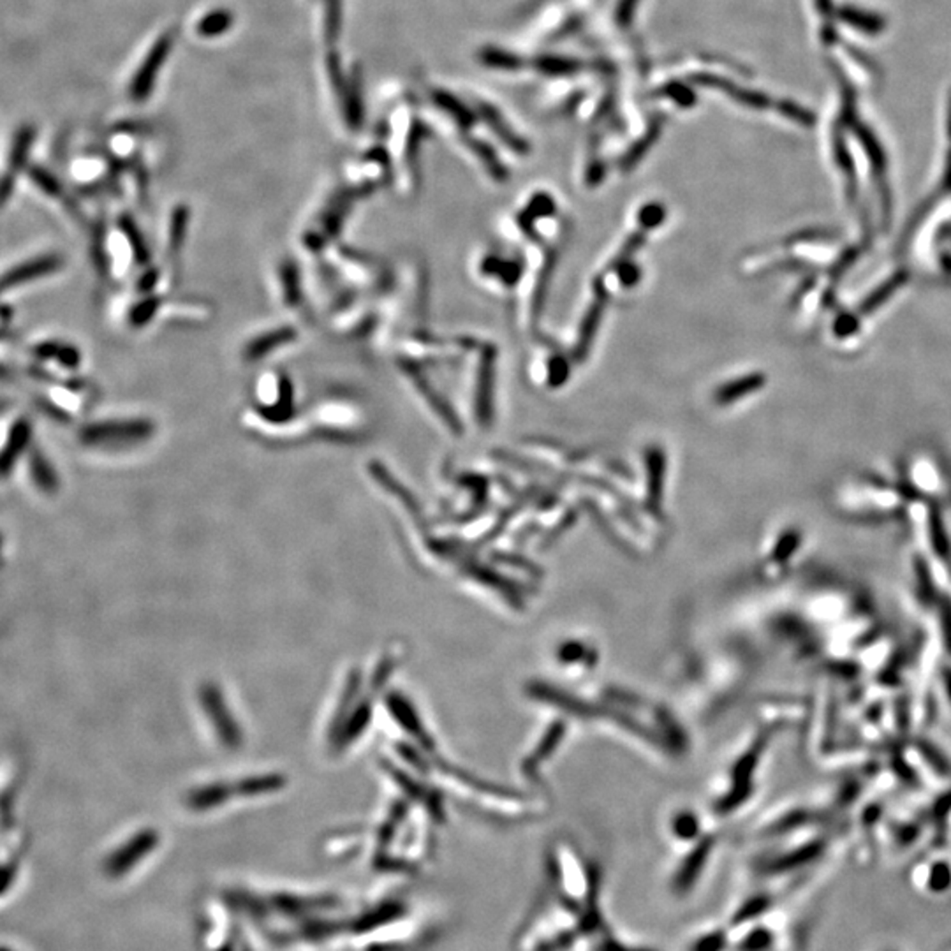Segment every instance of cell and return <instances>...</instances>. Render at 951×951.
I'll use <instances>...</instances> for the list:
<instances>
[{
	"mask_svg": "<svg viewBox=\"0 0 951 951\" xmlns=\"http://www.w3.org/2000/svg\"><path fill=\"white\" fill-rule=\"evenodd\" d=\"M7 405H9V403H7V402H4V400H0V412H2V410H5V407H7Z\"/></svg>",
	"mask_w": 951,
	"mask_h": 951,
	"instance_id": "cell-30",
	"label": "cell"
},
{
	"mask_svg": "<svg viewBox=\"0 0 951 951\" xmlns=\"http://www.w3.org/2000/svg\"><path fill=\"white\" fill-rule=\"evenodd\" d=\"M358 199L362 198L349 187L328 194L298 230L297 241L302 256H307L309 259L322 257L335 243H338Z\"/></svg>",
	"mask_w": 951,
	"mask_h": 951,
	"instance_id": "cell-3",
	"label": "cell"
},
{
	"mask_svg": "<svg viewBox=\"0 0 951 951\" xmlns=\"http://www.w3.org/2000/svg\"><path fill=\"white\" fill-rule=\"evenodd\" d=\"M55 362L62 367V369H68V370H75L78 369L79 363H81V353H79L78 347L71 345V344H62L59 353H57V358Z\"/></svg>",
	"mask_w": 951,
	"mask_h": 951,
	"instance_id": "cell-23",
	"label": "cell"
},
{
	"mask_svg": "<svg viewBox=\"0 0 951 951\" xmlns=\"http://www.w3.org/2000/svg\"><path fill=\"white\" fill-rule=\"evenodd\" d=\"M597 951H652V950H645V948H633V947H626V945H622V943H619V941H615V939H610V941H605V943H601V947H599V950H597Z\"/></svg>",
	"mask_w": 951,
	"mask_h": 951,
	"instance_id": "cell-28",
	"label": "cell"
},
{
	"mask_svg": "<svg viewBox=\"0 0 951 951\" xmlns=\"http://www.w3.org/2000/svg\"><path fill=\"white\" fill-rule=\"evenodd\" d=\"M28 176L30 180L34 182V185H37L45 194L52 196V198H61L62 196V185L61 182L57 180V176L53 173H50L48 169L41 167V166H32L28 169Z\"/></svg>",
	"mask_w": 951,
	"mask_h": 951,
	"instance_id": "cell-19",
	"label": "cell"
},
{
	"mask_svg": "<svg viewBox=\"0 0 951 951\" xmlns=\"http://www.w3.org/2000/svg\"><path fill=\"white\" fill-rule=\"evenodd\" d=\"M857 329V321L851 316L841 317L837 321V331L839 335H846V333H851Z\"/></svg>",
	"mask_w": 951,
	"mask_h": 951,
	"instance_id": "cell-29",
	"label": "cell"
},
{
	"mask_svg": "<svg viewBox=\"0 0 951 951\" xmlns=\"http://www.w3.org/2000/svg\"><path fill=\"white\" fill-rule=\"evenodd\" d=\"M761 385H763V376L752 374V376H747V378L740 379V383H733V385L722 386L719 390V394H717V398L720 402H733V400L744 396V394L758 390Z\"/></svg>",
	"mask_w": 951,
	"mask_h": 951,
	"instance_id": "cell-18",
	"label": "cell"
},
{
	"mask_svg": "<svg viewBox=\"0 0 951 951\" xmlns=\"http://www.w3.org/2000/svg\"><path fill=\"white\" fill-rule=\"evenodd\" d=\"M322 259L345 289L363 298L383 302L395 286V277L385 259L345 243H335Z\"/></svg>",
	"mask_w": 951,
	"mask_h": 951,
	"instance_id": "cell-1",
	"label": "cell"
},
{
	"mask_svg": "<svg viewBox=\"0 0 951 951\" xmlns=\"http://www.w3.org/2000/svg\"><path fill=\"white\" fill-rule=\"evenodd\" d=\"M158 432V421L149 416L111 418L85 425L79 430V443L99 450H134L154 441Z\"/></svg>",
	"mask_w": 951,
	"mask_h": 951,
	"instance_id": "cell-4",
	"label": "cell"
},
{
	"mask_svg": "<svg viewBox=\"0 0 951 951\" xmlns=\"http://www.w3.org/2000/svg\"><path fill=\"white\" fill-rule=\"evenodd\" d=\"M28 469H30L34 483L41 490H45V492H55L57 490V486H59L57 473H55V469L52 467V464L48 462V459L45 457V453L39 448H32L30 450Z\"/></svg>",
	"mask_w": 951,
	"mask_h": 951,
	"instance_id": "cell-13",
	"label": "cell"
},
{
	"mask_svg": "<svg viewBox=\"0 0 951 951\" xmlns=\"http://www.w3.org/2000/svg\"><path fill=\"white\" fill-rule=\"evenodd\" d=\"M774 943L770 929H754L740 943V951H767Z\"/></svg>",
	"mask_w": 951,
	"mask_h": 951,
	"instance_id": "cell-20",
	"label": "cell"
},
{
	"mask_svg": "<svg viewBox=\"0 0 951 951\" xmlns=\"http://www.w3.org/2000/svg\"><path fill=\"white\" fill-rule=\"evenodd\" d=\"M171 46H173V34L167 32V34H162L156 41V45L150 48V52L147 53L145 61L142 62L136 77L133 78L131 85H129V95H131L133 101L143 102L152 93L158 69L166 62V59H167L169 52H171Z\"/></svg>",
	"mask_w": 951,
	"mask_h": 951,
	"instance_id": "cell-8",
	"label": "cell"
},
{
	"mask_svg": "<svg viewBox=\"0 0 951 951\" xmlns=\"http://www.w3.org/2000/svg\"><path fill=\"white\" fill-rule=\"evenodd\" d=\"M191 219L192 212L185 203H176L169 212L162 224L160 232V245H162V268L169 273L173 280H176V270L178 261L183 252V247L187 243L189 232H191Z\"/></svg>",
	"mask_w": 951,
	"mask_h": 951,
	"instance_id": "cell-7",
	"label": "cell"
},
{
	"mask_svg": "<svg viewBox=\"0 0 951 951\" xmlns=\"http://www.w3.org/2000/svg\"><path fill=\"white\" fill-rule=\"evenodd\" d=\"M311 439L351 444L360 443L370 432V419L365 407L349 395H324L304 410Z\"/></svg>",
	"mask_w": 951,
	"mask_h": 951,
	"instance_id": "cell-2",
	"label": "cell"
},
{
	"mask_svg": "<svg viewBox=\"0 0 951 951\" xmlns=\"http://www.w3.org/2000/svg\"><path fill=\"white\" fill-rule=\"evenodd\" d=\"M302 337L300 324L295 321H286L280 324H272L259 328L248 337L243 338L240 345V360L243 365L256 367L263 365L268 360L275 358L279 353L291 349Z\"/></svg>",
	"mask_w": 951,
	"mask_h": 951,
	"instance_id": "cell-6",
	"label": "cell"
},
{
	"mask_svg": "<svg viewBox=\"0 0 951 951\" xmlns=\"http://www.w3.org/2000/svg\"><path fill=\"white\" fill-rule=\"evenodd\" d=\"M711 851V841H705L703 844H700V848H696L686 860V864L679 869L677 875H675V881H673V888L675 891L679 893H686L691 890V886L695 884L696 877L700 875V872L705 866V858Z\"/></svg>",
	"mask_w": 951,
	"mask_h": 951,
	"instance_id": "cell-12",
	"label": "cell"
},
{
	"mask_svg": "<svg viewBox=\"0 0 951 951\" xmlns=\"http://www.w3.org/2000/svg\"><path fill=\"white\" fill-rule=\"evenodd\" d=\"M64 264H66V259L57 252L45 254V256L28 259V261H25L21 264H16L7 273L0 275V293L5 291V289L9 291V289H14V288L25 286V284L34 282V280L43 279V277L53 275V273L61 272Z\"/></svg>",
	"mask_w": 951,
	"mask_h": 951,
	"instance_id": "cell-9",
	"label": "cell"
},
{
	"mask_svg": "<svg viewBox=\"0 0 951 951\" xmlns=\"http://www.w3.org/2000/svg\"><path fill=\"white\" fill-rule=\"evenodd\" d=\"M16 185V175L12 171H7L0 180V208L9 201L12 191Z\"/></svg>",
	"mask_w": 951,
	"mask_h": 951,
	"instance_id": "cell-26",
	"label": "cell"
},
{
	"mask_svg": "<svg viewBox=\"0 0 951 951\" xmlns=\"http://www.w3.org/2000/svg\"><path fill=\"white\" fill-rule=\"evenodd\" d=\"M62 344L55 342V340H46V342H41L37 344L34 349H32V354L39 360H55L57 358V353L61 349Z\"/></svg>",
	"mask_w": 951,
	"mask_h": 951,
	"instance_id": "cell-25",
	"label": "cell"
},
{
	"mask_svg": "<svg viewBox=\"0 0 951 951\" xmlns=\"http://www.w3.org/2000/svg\"><path fill=\"white\" fill-rule=\"evenodd\" d=\"M770 906H772L770 897H767V895H756V897L749 898L747 902H744V904L738 907V911L733 914L731 923H733V925H745V923L752 922L754 918L761 916Z\"/></svg>",
	"mask_w": 951,
	"mask_h": 951,
	"instance_id": "cell-17",
	"label": "cell"
},
{
	"mask_svg": "<svg viewBox=\"0 0 951 951\" xmlns=\"http://www.w3.org/2000/svg\"><path fill=\"white\" fill-rule=\"evenodd\" d=\"M34 140H36V129L32 126H23L18 131V134L14 136L12 147H11L9 171H12L16 175L18 171H21L25 167Z\"/></svg>",
	"mask_w": 951,
	"mask_h": 951,
	"instance_id": "cell-14",
	"label": "cell"
},
{
	"mask_svg": "<svg viewBox=\"0 0 951 951\" xmlns=\"http://www.w3.org/2000/svg\"><path fill=\"white\" fill-rule=\"evenodd\" d=\"M906 279H907V273H906V272H898V273H895V275H893L891 279H888L882 286H879L875 291H872L871 295L866 298V302L862 304L860 311L866 313V314L874 313L881 304H884V302L890 298V295H891L893 291H897V289L906 282Z\"/></svg>",
	"mask_w": 951,
	"mask_h": 951,
	"instance_id": "cell-16",
	"label": "cell"
},
{
	"mask_svg": "<svg viewBox=\"0 0 951 951\" xmlns=\"http://www.w3.org/2000/svg\"><path fill=\"white\" fill-rule=\"evenodd\" d=\"M305 280L304 268L293 257L282 256L270 268V286L277 307L298 324L313 316L311 291Z\"/></svg>",
	"mask_w": 951,
	"mask_h": 951,
	"instance_id": "cell-5",
	"label": "cell"
},
{
	"mask_svg": "<svg viewBox=\"0 0 951 951\" xmlns=\"http://www.w3.org/2000/svg\"><path fill=\"white\" fill-rule=\"evenodd\" d=\"M677 833L682 837V839H691L696 835V832L700 830V826L696 825V821L693 817H684V819H679L677 826H675Z\"/></svg>",
	"mask_w": 951,
	"mask_h": 951,
	"instance_id": "cell-27",
	"label": "cell"
},
{
	"mask_svg": "<svg viewBox=\"0 0 951 951\" xmlns=\"http://www.w3.org/2000/svg\"><path fill=\"white\" fill-rule=\"evenodd\" d=\"M326 30L328 37H335L340 27V0H328V14H326Z\"/></svg>",
	"mask_w": 951,
	"mask_h": 951,
	"instance_id": "cell-24",
	"label": "cell"
},
{
	"mask_svg": "<svg viewBox=\"0 0 951 951\" xmlns=\"http://www.w3.org/2000/svg\"><path fill=\"white\" fill-rule=\"evenodd\" d=\"M726 945H727L726 934L722 931H713L702 936L698 941H695L691 951H722L726 948Z\"/></svg>",
	"mask_w": 951,
	"mask_h": 951,
	"instance_id": "cell-22",
	"label": "cell"
},
{
	"mask_svg": "<svg viewBox=\"0 0 951 951\" xmlns=\"http://www.w3.org/2000/svg\"><path fill=\"white\" fill-rule=\"evenodd\" d=\"M214 317V307L203 298H164L160 316L166 324L178 326H203Z\"/></svg>",
	"mask_w": 951,
	"mask_h": 951,
	"instance_id": "cell-10",
	"label": "cell"
},
{
	"mask_svg": "<svg viewBox=\"0 0 951 951\" xmlns=\"http://www.w3.org/2000/svg\"><path fill=\"white\" fill-rule=\"evenodd\" d=\"M951 884V871L945 866V864H938L932 867V871L927 877V890L932 891V893H943L950 888Z\"/></svg>",
	"mask_w": 951,
	"mask_h": 951,
	"instance_id": "cell-21",
	"label": "cell"
},
{
	"mask_svg": "<svg viewBox=\"0 0 951 951\" xmlns=\"http://www.w3.org/2000/svg\"><path fill=\"white\" fill-rule=\"evenodd\" d=\"M32 439V423L28 418H18L9 428L7 441L0 450V475L11 473L16 460L28 450Z\"/></svg>",
	"mask_w": 951,
	"mask_h": 951,
	"instance_id": "cell-11",
	"label": "cell"
},
{
	"mask_svg": "<svg viewBox=\"0 0 951 951\" xmlns=\"http://www.w3.org/2000/svg\"><path fill=\"white\" fill-rule=\"evenodd\" d=\"M235 16L228 9H214L207 12L196 25V30L201 37H217L230 30L233 25Z\"/></svg>",
	"mask_w": 951,
	"mask_h": 951,
	"instance_id": "cell-15",
	"label": "cell"
}]
</instances>
